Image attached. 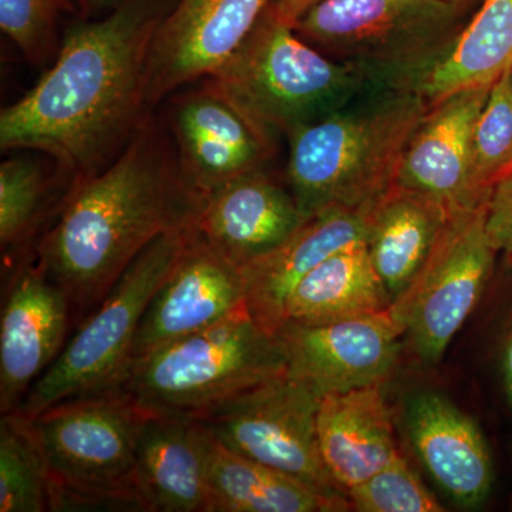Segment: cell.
Listing matches in <instances>:
<instances>
[{
  "mask_svg": "<svg viewBox=\"0 0 512 512\" xmlns=\"http://www.w3.org/2000/svg\"><path fill=\"white\" fill-rule=\"evenodd\" d=\"M163 18L151 3L123 0L67 30L52 67L0 113L2 150L43 151L73 183L113 163L150 114L147 62Z\"/></svg>",
  "mask_w": 512,
  "mask_h": 512,
  "instance_id": "6da1fadb",
  "label": "cell"
},
{
  "mask_svg": "<svg viewBox=\"0 0 512 512\" xmlns=\"http://www.w3.org/2000/svg\"><path fill=\"white\" fill-rule=\"evenodd\" d=\"M204 195L185 177L174 138L148 114L120 156L74 181L35 258L69 298L79 325L161 235L191 227Z\"/></svg>",
  "mask_w": 512,
  "mask_h": 512,
  "instance_id": "7a4b0ae2",
  "label": "cell"
},
{
  "mask_svg": "<svg viewBox=\"0 0 512 512\" xmlns=\"http://www.w3.org/2000/svg\"><path fill=\"white\" fill-rule=\"evenodd\" d=\"M429 107L419 83L384 80L291 134L286 174L303 214L367 208L379 200L396 184L404 151Z\"/></svg>",
  "mask_w": 512,
  "mask_h": 512,
  "instance_id": "3957f363",
  "label": "cell"
},
{
  "mask_svg": "<svg viewBox=\"0 0 512 512\" xmlns=\"http://www.w3.org/2000/svg\"><path fill=\"white\" fill-rule=\"evenodd\" d=\"M205 79L274 143L384 82L323 55L268 8L227 62Z\"/></svg>",
  "mask_w": 512,
  "mask_h": 512,
  "instance_id": "277c9868",
  "label": "cell"
},
{
  "mask_svg": "<svg viewBox=\"0 0 512 512\" xmlns=\"http://www.w3.org/2000/svg\"><path fill=\"white\" fill-rule=\"evenodd\" d=\"M148 414L113 389L72 397L29 417L52 483V511L151 512L137 466Z\"/></svg>",
  "mask_w": 512,
  "mask_h": 512,
  "instance_id": "5b68a950",
  "label": "cell"
},
{
  "mask_svg": "<svg viewBox=\"0 0 512 512\" xmlns=\"http://www.w3.org/2000/svg\"><path fill=\"white\" fill-rule=\"evenodd\" d=\"M286 373L278 338L244 308L138 360L119 389L148 413L200 419Z\"/></svg>",
  "mask_w": 512,
  "mask_h": 512,
  "instance_id": "8992f818",
  "label": "cell"
},
{
  "mask_svg": "<svg viewBox=\"0 0 512 512\" xmlns=\"http://www.w3.org/2000/svg\"><path fill=\"white\" fill-rule=\"evenodd\" d=\"M461 12L446 0H320L293 29L330 59L419 83L460 35Z\"/></svg>",
  "mask_w": 512,
  "mask_h": 512,
  "instance_id": "52a82bcc",
  "label": "cell"
},
{
  "mask_svg": "<svg viewBox=\"0 0 512 512\" xmlns=\"http://www.w3.org/2000/svg\"><path fill=\"white\" fill-rule=\"evenodd\" d=\"M191 227L161 235L128 265L16 412L35 417L63 400L119 389L130 370L141 319L174 268Z\"/></svg>",
  "mask_w": 512,
  "mask_h": 512,
  "instance_id": "ba28073f",
  "label": "cell"
},
{
  "mask_svg": "<svg viewBox=\"0 0 512 512\" xmlns=\"http://www.w3.org/2000/svg\"><path fill=\"white\" fill-rule=\"evenodd\" d=\"M487 202L451 212L426 264L390 305L410 348L426 365L441 360L493 275L498 254L488 237Z\"/></svg>",
  "mask_w": 512,
  "mask_h": 512,
  "instance_id": "9c48e42d",
  "label": "cell"
},
{
  "mask_svg": "<svg viewBox=\"0 0 512 512\" xmlns=\"http://www.w3.org/2000/svg\"><path fill=\"white\" fill-rule=\"evenodd\" d=\"M320 400L311 386L286 373L195 420L235 453L325 493L345 495L320 456Z\"/></svg>",
  "mask_w": 512,
  "mask_h": 512,
  "instance_id": "30bf717a",
  "label": "cell"
},
{
  "mask_svg": "<svg viewBox=\"0 0 512 512\" xmlns=\"http://www.w3.org/2000/svg\"><path fill=\"white\" fill-rule=\"evenodd\" d=\"M0 319V413L19 409L59 357L73 326L69 298L35 254L3 276Z\"/></svg>",
  "mask_w": 512,
  "mask_h": 512,
  "instance_id": "8fae6325",
  "label": "cell"
},
{
  "mask_svg": "<svg viewBox=\"0 0 512 512\" xmlns=\"http://www.w3.org/2000/svg\"><path fill=\"white\" fill-rule=\"evenodd\" d=\"M276 338L288 375L323 397L382 384L396 365L404 332L387 309L329 325L286 322Z\"/></svg>",
  "mask_w": 512,
  "mask_h": 512,
  "instance_id": "7c38bea8",
  "label": "cell"
},
{
  "mask_svg": "<svg viewBox=\"0 0 512 512\" xmlns=\"http://www.w3.org/2000/svg\"><path fill=\"white\" fill-rule=\"evenodd\" d=\"M271 0H178L151 42L148 109L184 84L211 76L242 45Z\"/></svg>",
  "mask_w": 512,
  "mask_h": 512,
  "instance_id": "4fadbf2b",
  "label": "cell"
},
{
  "mask_svg": "<svg viewBox=\"0 0 512 512\" xmlns=\"http://www.w3.org/2000/svg\"><path fill=\"white\" fill-rule=\"evenodd\" d=\"M244 308L241 269L218 254L192 225L174 268L141 319L131 366L168 343L210 328Z\"/></svg>",
  "mask_w": 512,
  "mask_h": 512,
  "instance_id": "5bb4252c",
  "label": "cell"
},
{
  "mask_svg": "<svg viewBox=\"0 0 512 512\" xmlns=\"http://www.w3.org/2000/svg\"><path fill=\"white\" fill-rule=\"evenodd\" d=\"M490 89L471 87L430 104L404 151L397 185L434 198L451 212L488 201L471 180V151Z\"/></svg>",
  "mask_w": 512,
  "mask_h": 512,
  "instance_id": "9a60e30c",
  "label": "cell"
},
{
  "mask_svg": "<svg viewBox=\"0 0 512 512\" xmlns=\"http://www.w3.org/2000/svg\"><path fill=\"white\" fill-rule=\"evenodd\" d=\"M171 133L185 177L204 197L262 168L276 144L207 82L175 101Z\"/></svg>",
  "mask_w": 512,
  "mask_h": 512,
  "instance_id": "2e32d148",
  "label": "cell"
},
{
  "mask_svg": "<svg viewBox=\"0 0 512 512\" xmlns=\"http://www.w3.org/2000/svg\"><path fill=\"white\" fill-rule=\"evenodd\" d=\"M305 220L292 192L259 168L205 195L194 227L242 269L278 248Z\"/></svg>",
  "mask_w": 512,
  "mask_h": 512,
  "instance_id": "e0dca14e",
  "label": "cell"
},
{
  "mask_svg": "<svg viewBox=\"0 0 512 512\" xmlns=\"http://www.w3.org/2000/svg\"><path fill=\"white\" fill-rule=\"evenodd\" d=\"M367 208L330 207L306 217L278 248L241 269L245 302L269 335L284 326L286 305L306 275L339 249L365 242Z\"/></svg>",
  "mask_w": 512,
  "mask_h": 512,
  "instance_id": "ac0fdd59",
  "label": "cell"
},
{
  "mask_svg": "<svg viewBox=\"0 0 512 512\" xmlns=\"http://www.w3.org/2000/svg\"><path fill=\"white\" fill-rule=\"evenodd\" d=\"M404 421L414 451L441 490L461 507L483 504L493 490L494 466L476 421L430 390L410 397Z\"/></svg>",
  "mask_w": 512,
  "mask_h": 512,
  "instance_id": "d6986e66",
  "label": "cell"
},
{
  "mask_svg": "<svg viewBox=\"0 0 512 512\" xmlns=\"http://www.w3.org/2000/svg\"><path fill=\"white\" fill-rule=\"evenodd\" d=\"M318 443L326 470L346 497L349 490L399 457L402 451L382 384L323 396Z\"/></svg>",
  "mask_w": 512,
  "mask_h": 512,
  "instance_id": "ffe728a7",
  "label": "cell"
},
{
  "mask_svg": "<svg viewBox=\"0 0 512 512\" xmlns=\"http://www.w3.org/2000/svg\"><path fill=\"white\" fill-rule=\"evenodd\" d=\"M137 466L151 512H211L208 430L201 421L148 414Z\"/></svg>",
  "mask_w": 512,
  "mask_h": 512,
  "instance_id": "44dd1931",
  "label": "cell"
},
{
  "mask_svg": "<svg viewBox=\"0 0 512 512\" xmlns=\"http://www.w3.org/2000/svg\"><path fill=\"white\" fill-rule=\"evenodd\" d=\"M450 215L441 202L397 184L370 205L365 244L392 302L426 264Z\"/></svg>",
  "mask_w": 512,
  "mask_h": 512,
  "instance_id": "7402d4cb",
  "label": "cell"
},
{
  "mask_svg": "<svg viewBox=\"0 0 512 512\" xmlns=\"http://www.w3.org/2000/svg\"><path fill=\"white\" fill-rule=\"evenodd\" d=\"M208 430V429H207ZM211 512H340L348 497L325 493L235 453L208 430Z\"/></svg>",
  "mask_w": 512,
  "mask_h": 512,
  "instance_id": "603a6c76",
  "label": "cell"
},
{
  "mask_svg": "<svg viewBox=\"0 0 512 512\" xmlns=\"http://www.w3.org/2000/svg\"><path fill=\"white\" fill-rule=\"evenodd\" d=\"M392 305L365 242L349 245L320 262L296 286L285 323L318 326L387 311ZM284 323V325H285Z\"/></svg>",
  "mask_w": 512,
  "mask_h": 512,
  "instance_id": "cb8c5ba5",
  "label": "cell"
},
{
  "mask_svg": "<svg viewBox=\"0 0 512 512\" xmlns=\"http://www.w3.org/2000/svg\"><path fill=\"white\" fill-rule=\"evenodd\" d=\"M512 66V0H484L450 50L419 82L430 104L471 87L493 86Z\"/></svg>",
  "mask_w": 512,
  "mask_h": 512,
  "instance_id": "d4e9b609",
  "label": "cell"
},
{
  "mask_svg": "<svg viewBox=\"0 0 512 512\" xmlns=\"http://www.w3.org/2000/svg\"><path fill=\"white\" fill-rule=\"evenodd\" d=\"M52 188V178L29 158H9L0 165L3 276L35 254L40 239L59 215Z\"/></svg>",
  "mask_w": 512,
  "mask_h": 512,
  "instance_id": "484cf974",
  "label": "cell"
},
{
  "mask_svg": "<svg viewBox=\"0 0 512 512\" xmlns=\"http://www.w3.org/2000/svg\"><path fill=\"white\" fill-rule=\"evenodd\" d=\"M52 511V483L30 419L19 412L0 420V512Z\"/></svg>",
  "mask_w": 512,
  "mask_h": 512,
  "instance_id": "4316f807",
  "label": "cell"
},
{
  "mask_svg": "<svg viewBox=\"0 0 512 512\" xmlns=\"http://www.w3.org/2000/svg\"><path fill=\"white\" fill-rule=\"evenodd\" d=\"M512 165V93L508 70L491 86L474 128L471 180L490 197L494 184Z\"/></svg>",
  "mask_w": 512,
  "mask_h": 512,
  "instance_id": "83f0119b",
  "label": "cell"
},
{
  "mask_svg": "<svg viewBox=\"0 0 512 512\" xmlns=\"http://www.w3.org/2000/svg\"><path fill=\"white\" fill-rule=\"evenodd\" d=\"M76 10L73 0H0V29L33 66L45 67L59 53V23Z\"/></svg>",
  "mask_w": 512,
  "mask_h": 512,
  "instance_id": "f1b7e54d",
  "label": "cell"
},
{
  "mask_svg": "<svg viewBox=\"0 0 512 512\" xmlns=\"http://www.w3.org/2000/svg\"><path fill=\"white\" fill-rule=\"evenodd\" d=\"M348 500L352 510L360 512L444 511L403 454L349 490Z\"/></svg>",
  "mask_w": 512,
  "mask_h": 512,
  "instance_id": "f546056e",
  "label": "cell"
},
{
  "mask_svg": "<svg viewBox=\"0 0 512 512\" xmlns=\"http://www.w3.org/2000/svg\"><path fill=\"white\" fill-rule=\"evenodd\" d=\"M487 232L497 254L512 265V165L494 184L488 198Z\"/></svg>",
  "mask_w": 512,
  "mask_h": 512,
  "instance_id": "4dcf8cb0",
  "label": "cell"
},
{
  "mask_svg": "<svg viewBox=\"0 0 512 512\" xmlns=\"http://www.w3.org/2000/svg\"><path fill=\"white\" fill-rule=\"evenodd\" d=\"M318 2L320 0H271L268 10L275 18L288 23L293 28L303 13Z\"/></svg>",
  "mask_w": 512,
  "mask_h": 512,
  "instance_id": "1f68e13d",
  "label": "cell"
},
{
  "mask_svg": "<svg viewBox=\"0 0 512 512\" xmlns=\"http://www.w3.org/2000/svg\"><path fill=\"white\" fill-rule=\"evenodd\" d=\"M82 19H96L116 9L123 0H73Z\"/></svg>",
  "mask_w": 512,
  "mask_h": 512,
  "instance_id": "d6a6232c",
  "label": "cell"
},
{
  "mask_svg": "<svg viewBox=\"0 0 512 512\" xmlns=\"http://www.w3.org/2000/svg\"><path fill=\"white\" fill-rule=\"evenodd\" d=\"M501 375H503V387L505 399L512 409V329L505 342L503 360H501Z\"/></svg>",
  "mask_w": 512,
  "mask_h": 512,
  "instance_id": "836d02e7",
  "label": "cell"
},
{
  "mask_svg": "<svg viewBox=\"0 0 512 512\" xmlns=\"http://www.w3.org/2000/svg\"><path fill=\"white\" fill-rule=\"evenodd\" d=\"M446 2L451 3V5L456 6V8L463 10L467 5H470L473 0H446Z\"/></svg>",
  "mask_w": 512,
  "mask_h": 512,
  "instance_id": "e575fe53",
  "label": "cell"
},
{
  "mask_svg": "<svg viewBox=\"0 0 512 512\" xmlns=\"http://www.w3.org/2000/svg\"><path fill=\"white\" fill-rule=\"evenodd\" d=\"M508 79H510V87L512 93V66L510 67V69H508Z\"/></svg>",
  "mask_w": 512,
  "mask_h": 512,
  "instance_id": "d590c367",
  "label": "cell"
}]
</instances>
